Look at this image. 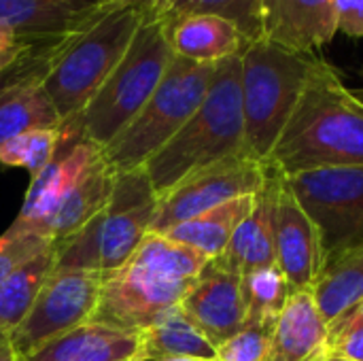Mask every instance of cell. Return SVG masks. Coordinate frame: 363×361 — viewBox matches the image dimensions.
Masks as SVG:
<instances>
[{
	"label": "cell",
	"mask_w": 363,
	"mask_h": 361,
	"mask_svg": "<svg viewBox=\"0 0 363 361\" xmlns=\"http://www.w3.org/2000/svg\"><path fill=\"white\" fill-rule=\"evenodd\" d=\"M62 130H32L0 145V164L23 168L34 179L55 155Z\"/></svg>",
	"instance_id": "cell-29"
},
{
	"label": "cell",
	"mask_w": 363,
	"mask_h": 361,
	"mask_svg": "<svg viewBox=\"0 0 363 361\" xmlns=\"http://www.w3.org/2000/svg\"><path fill=\"white\" fill-rule=\"evenodd\" d=\"M315 221L325 260L363 243V166L321 168L285 177Z\"/></svg>",
	"instance_id": "cell-9"
},
{
	"label": "cell",
	"mask_w": 363,
	"mask_h": 361,
	"mask_svg": "<svg viewBox=\"0 0 363 361\" xmlns=\"http://www.w3.org/2000/svg\"><path fill=\"white\" fill-rule=\"evenodd\" d=\"M328 323L313 294H291L272 328L266 361H315L328 353Z\"/></svg>",
	"instance_id": "cell-17"
},
{
	"label": "cell",
	"mask_w": 363,
	"mask_h": 361,
	"mask_svg": "<svg viewBox=\"0 0 363 361\" xmlns=\"http://www.w3.org/2000/svg\"><path fill=\"white\" fill-rule=\"evenodd\" d=\"M338 32L363 38V0H336Z\"/></svg>",
	"instance_id": "cell-34"
},
{
	"label": "cell",
	"mask_w": 363,
	"mask_h": 361,
	"mask_svg": "<svg viewBox=\"0 0 363 361\" xmlns=\"http://www.w3.org/2000/svg\"><path fill=\"white\" fill-rule=\"evenodd\" d=\"M179 306L215 349L247 326L242 279L219 260L204 266Z\"/></svg>",
	"instance_id": "cell-14"
},
{
	"label": "cell",
	"mask_w": 363,
	"mask_h": 361,
	"mask_svg": "<svg viewBox=\"0 0 363 361\" xmlns=\"http://www.w3.org/2000/svg\"><path fill=\"white\" fill-rule=\"evenodd\" d=\"M168 40L174 55L198 62L219 64L240 55L249 45L240 28L217 15H189L168 26Z\"/></svg>",
	"instance_id": "cell-19"
},
{
	"label": "cell",
	"mask_w": 363,
	"mask_h": 361,
	"mask_svg": "<svg viewBox=\"0 0 363 361\" xmlns=\"http://www.w3.org/2000/svg\"><path fill=\"white\" fill-rule=\"evenodd\" d=\"M328 355L349 361H363V330H351L330 340Z\"/></svg>",
	"instance_id": "cell-35"
},
{
	"label": "cell",
	"mask_w": 363,
	"mask_h": 361,
	"mask_svg": "<svg viewBox=\"0 0 363 361\" xmlns=\"http://www.w3.org/2000/svg\"><path fill=\"white\" fill-rule=\"evenodd\" d=\"M351 330H363V302L359 306H355L349 315H345L338 323H334V326L328 330V334H330V340H334V338H338L340 334L351 332ZM330 340H328V343H330Z\"/></svg>",
	"instance_id": "cell-36"
},
{
	"label": "cell",
	"mask_w": 363,
	"mask_h": 361,
	"mask_svg": "<svg viewBox=\"0 0 363 361\" xmlns=\"http://www.w3.org/2000/svg\"><path fill=\"white\" fill-rule=\"evenodd\" d=\"M51 245H53V240H49L47 236L26 230L13 221L9 226V230L4 234H0V285L19 266H23L26 262H30L32 257H36Z\"/></svg>",
	"instance_id": "cell-30"
},
{
	"label": "cell",
	"mask_w": 363,
	"mask_h": 361,
	"mask_svg": "<svg viewBox=\"0 0 363 361\" xmlns=\"http://www.w3.org/2000/svg\"><path fill=\"white\" fill-rule=\"evenodd\" d=\"M206 264L198 251L149 232L121 268L104 274L91 321L140 334L183 302Z\"/></svg>",
	"instance_id": "cell-2"
},
{
	"label": "cell",
	"mask_w": 363,
	"mask_h": 361,
	"mask_svg": "<svg viewBox=\"0 0 363 361\" xmlns=\"http://www.w3.org/2000/svg\"><path fill=\"white\" fill-rule=\"evenodd\" d=\"M253 202H255V196H242V198L230 200V202L219 204L189 221H183V223L166 230L162 236L198 251L208 262L217 260L228 249L238 226L251 213Z\"/></svg>",
	"instance_id": "cell-23"
},
{
	"label": "cell",
	"mask_w": 363,
	"mask_h": 361,
	"mask_svg": "<svg viewBox=\"0 0 363 361\" xmlns=\"http://www.w3.org/2000/svg\"><path fill=\"white\" fill-rule=\"evenodd\" d=\"M240 279L247 306V326H274L291 296L289 283L281 268H259Z\"/></svg>",
	"instance_id": "cell-28"
},
{
	"label": "cell",
	"mask_w": 363,
	"mask_h": 361,
	"mask_svg": "<svg viewBox=\"0 0 363 361\" xmlns=\"http://www.w3.org/2000/svg\"><path fill=\"white\" fill-rule=\"evenodd\" d=\"M145 15L147 0H115L89 26L53 47L43 87L62 121L79 117L89 104L125 55Z\"/></svg>",
	"instance_id": "cell-4"
},
{
	"label": "cell",
	"mask_w": 363,
	"mask_h": 361,
	"mask_svg": "<svg viewBox=\"0 0 363 361\" xmlns=\"http://www.w3.org/2000/svg\"><path fill=\"white\" fill-rule=\"evenodd\" d=\"M17 361H23V360H17Z\"/></svg>",
	"instance_id": "cell-41"
},
{
	"label": "cell",
	"mask_w": 363,
	"mask_h": 361,
	"mask_svg": "<svg viewBox=\"0 0 363 361\" xmlns=\"http://www.w3.org/2000/svg\"><path fill=\"white\" fill-rule=\"evenodd\" d=\"M45 45H53V43H32V40H23L13 30L0 26V74L6 72L11 66H15L19 60H23L26 55H30L32 51H36V49H40Z\"/></svg>",
	"instance_id": "cell-33"
},
{
	"label": "cell",
	"mask_w": 363,
	"mask_h": 361,
	"mask_svg": "<svg viewBox=\"0 0 363 361\" xmlns=\"http://www.w3.org/2000/svg\"><path fill=\"white\" fill-rule=\"evenodd\" d=\"M172 57L168 26L147 11L125 55L77 117L83 136L100 149L111 145L153 96Z\"/></svg>",
	"instance_id": "cell-7"
},
{
	"label": "cell",
	"mask_w": 363,
	"mask_h": 361,
	"mask_svg": "<svg viewBox=\"0 0 363 361\" xmlns=\"http://www.w3.org/2000/svg\"><path fill=\"white\" fill-rule=\"evenodd\" d=\"M262 38L313 53L338 34L336 0H259Z\"/></svg>",
	"instance_id": "cell-15"
},
{
	"label": "cell",
	"mask_w": 363,
	"mask_h": 361,
	"mask_svg": "<svg viewBox=\"0 0 363 361\" xmlns=\"http://www.w3.org/2000/svg\"><path fill=\"white\" fill-rule=\"evenodd\" d=\"M315 361H349V360H342V357H334V355H321L319 360H315Z\"/></svg>",
	"instance_id": "cell-38"
},
{
	"label": "cell",
	"mask_w": 363,
	"mask_h": 361,
	"mask_svg": "<svg viewBox=\"0 0 363 361\" xmlns=\"http://www.w3.org/2000/svg\"><path fill=\"white\" fill-rule=\"evenodd\" d=\"M274 179L270 170L268 183L255 194L251 213L234 232L228 249L217 260L225 264L236 274L245 277L253 270L277 266L274 232H272V206H274Z\"/></svg>",
	"instance_id": "cell-18"
},
{
	"label": "cell",
	"mask_w": 363,
	"mask_h": 361,
	"mask_svg": "<svg viewBox=\"0 0 363 361\" xmlns=\"http://www.w3.org/2000/svg\"><path fill=\"white\" fill-rule=\"evenodd\" d=\"M57 245L53 243L49 249L19 266L2 285H0V336L9 338L17 326L30 313L38 291L43 289L49 274L55 270Z\"/></svg>",
	"instance_id": "cell-26"
},
{
	"label": "cell",
	"mask_w": 363,
	"mask_h": 361,
	"mask_svg": "<svg viewBox=\"0 0 363 361\" xmlns=\"http://www.w3.org/2000/svg\"><path fill=\"white\" fill-rule=\"evenodd\" d=\"M147 11L166 26L189 15H217L236 23L249 43L262 38L259 0H147Z\"/></svg>",
	"instance_id": "cell-27"
},
{
	"label": "cell",
	"mask_w": 363,
	"mask_h": 361,
	"mask_svg": "<svg viewBox=\"0 0 363 361\" xmlns=\"http://www.w3.org/2000/svg\"><path fill=\"white\" fill-rule=\"evenodd\" d=\"M138 349V334L87 321L23 361H136Z\"/></svg>",
	"instance_id": "cell-20"
},
{
	"label": "cell",
	"mask_w": 363,
	"mask_h": 361,
	"mask_svg": "<svg viewBox=\"0 0 363 361\" xmlns=\"http://www.w3.org/2000/svg\"><path fill=\"white\" fill-rule=\"evenodd\" d=\"M311 294L328 330L359 306L363 302V243L328 257Z\"/></svg>",
	"instance_id": "cell-22"
},
{
	"label": "cell",
	"mask_w": 363,
	"mask_h": 361,
	"mask_svg": "<svg viewBox=\"0 0 363 361\" xmlns=\"http://www.w3.org/2000/svg\"><path fill=\"white\" fill-rule=\"evenodd\" d=\"M17 353H15V349L11 347V343L6 340V338H2L0 336V361H17Z\"/></svg>",
	"instance_id": "cell-37"
},
{
	"label": "cell",
	"mask_w": 363,
	"mask_h": 361,
	"mask_svg": "<svg viewBox=\"0 0 363 361\" xmlns=\"http://www.w3.org/2000/svg\"><path fill=\"white\" fill-rule=\"evenodd\" d=\"M166 361H217V360H196V357H179V360H166Z\"/></svg>",
	"instance_id": "cell-39"
},
{
	"label": "cell",
	"mask_w": 363,
	"mask_h": 361,
	"mask_svg": "<svg viewBox=\"0 0 363 361\" xmlns=\"http://www.w3.org/2000/svg\"><path fill=\"white\" fill-rule=\"evenodd\" d=\"M115 0H0V26L32 43H60Z\"/></svg>",
	"instance_id": "cell-16"
},
{
	"label": "cell",
	"mask_w": 363,
	"mask_h": 361,
	"mask_svg": "<svg viewBox=\"0 0 363 361\" xmlns=\"http://www.w3.org/2000/svg\"><path fill=\"white\" fill-rule=\"evenodd\" d=\"M115 177L117 172L106 164L104 155L100 153V157L89 166L81 183L47 221L43 234L55 245H60L66 238L74 236L79 230H83L108 204L115 187Z\"/></svg>",
	"instance_id": "cell-21"
},
{
	"label": "cell",
	"mask_w": 363,
	"mask_h": 361,
	"mask_svg": "<svg viewBox=\"0 0 363 361\" xmlns=\"http://www.w3.org/2000/svg\"><path fill=\"white\" fill-rule=\"evenodd\" d=\"M321 57L298 53L264 38L240 53V94L247 155L266 164L302 89Z\"/></svg>",
	"instance_id": "cell-5"
},
{
	"label": "cell",
	"mask_w": 363,
	"mask_h": 361,
	"mask_svg": "<svg viewBox=\"0 0 363 361\" xmlns=\"http://www.w3.org/2000/svg\"><path fill=\"white\" fill-rule=\"evenodd\" d=\"M102 272L53 270L38 291L30 313L6 338L23 360L60 336L91 321L102 289Z\"/></svg>",
	"instance_id": "cell-10"
},
{
	"label": "cell",
	"mask_w": 363,
	"mask_h": 361,
	"mask_svg": "<svg viewBox=\"0 0 363 361\" xmlns=\"http://www.w3.org/2000/svg\"><path fill=\"white\" fill-rule=\"evenodd\" d=\"M353 91H355V96H357V98L363 102V87L362 89H353Z\"/></svg>",
	"instance_id": "cell-40"
},
{
	"label": "cell",
	"mask_w": 363,
	"mask_h": 361,
	"mask_svg": "<svg viewBox=\"0 0 363 361\" xmlns=\"http://www.w3.org/2000/svg\"><path fill=\"white\" fill-rule=\"evenodd\" d=\"M62 136L53 160L30 181L23 206L15 217V223L43 234L47 221L81 183L89 166L100 157L102 149L83 136V130L74 119L62 123ZM45 236V234H43Z\"/></svg>",
	"instance_id": "cell-12"
},
{
	"label": "cell",
	"mask_w": 363,
	"mask_h": 361,
	"mask_svg": "<svg viewBox=\"0 0 363 361\" xmlns=\"http://www.w3.org/2000/svg\"><path fill=\"white\" fill-rule=\"evenodd\" d=\"M62 123L60 113L43 87V74L0 94V145L32 130L62 128Z\"/></svg>",
	"instance_id": "cell-25"
},
{
	"label": "cell",
	"mask_w": 363,
	"mask_h": 361,
	"mask_svg": "<svg viewBox=\"0 0 363 361\" xmlns=\"http://www.w3.org/2000/svg\"><path fill=\"white\" fill-rule=\"evenodd\" d=\"M140 349L136 361H166L179 357L215 360L217 349L185 317L181 306L162 315L153 326L138 334Z\"/></svg>",
	"instance_id": "cell-24"
},
{
	"label": "cell",
	"mask_w": 363,
	"mask_h": 361,
	"mask_svg": "<svg viewBox=\"0 0 363 361\" xmlns=\"http://www.w3.org/2000/svg\"><path fill=\"white\" fill-rule=\"evenodd\" d=\"M268 177V166L249 155H234L196 170L157 198L151 232L164 234L219 204L242 196H255L264 189Z\"/></svg>",
	"instance_id": "cell-11"
},
{
	"label": "cell",
	"mask_w": 363,
	"mask_h": 361,
	"mask_svg": "<svg viewBox=\"0 0 363 361\" xmlns=\"http://www.w3.org/2000/svg\"><path fill=\"white\" fill-rule=\"evenodd\" d=\"M157 209V196L143 168L117 172L108 204L83 230L57 245V270H94L108 274L121 268L145 236Z\"/></svg>",
	"instance_id": "cell-6"
},
{
	"label": "cell",
	"mask_w": 363,
	"mask_h": 361,
	"mask_svg": "<svg viewBox=\"0 0 363 361\" xmlns=\"http://www.w3.org/2000/svg\"><path fill=\"white\" fill-rule=\"evenodd\" d=\"M266 166L283 177L363 166V102L330 62L313 68Z\"/></svg>",
	"instance_id": "cell-1"
},
{
	"label": "cell",
	"mask_w": 363,
	"mask_h": 361,
	"mask_svg": "<svg viewBox=\"0 0 363 361\" xmlns=\"http://www.w3.org/2000/svg\"><path fill=\"white\" fill-rule=\"evenodd\" d=\"M60 43H62V40H60ZM55 45H57V43L45 45V47H40V49L32 51L30 55H26L23 60H19L15 66H11L6 72H2V74H0V94L9 91L11 87L19 85V83H23V81L32 79V77L45 74L49 55H51V51H53Z\"/></svg>",
	"instance_id": "cell-32"
},
{
	"label": "cell",
	"mask_w": 363,
	"mask_h": 361,
	"mask_svg": "<svg viewBox=\"0 0 363 361\" xmlns=\"http://www.w3.org/2000/svg\"><path fill=\"white\" fill-rule=\"evenodd\" d=\"M272 232L277 266L285 274L291 294L313 291L325 266L321 234L308 213L302 209L283 174L274 172Z\"/></svg>",
	"instance_id": "cell-13"
},
{
	"label": "cell",
	"mask_w": 363,
	"mask_h": 361,
	"mask_svg": "<svg viewBox=\"0 0 363 361\" xmlns=\"http://www.w3.org/2000/svg\"><path fill=\"white\" fill-rule=\"evenodd\" d=\"M234 155H247L240 55L228 57L215 66L211 87L198 111L143 170L160 198L187 174Z\"/></svg>",
	"instance_id": "cell-3"
},
{
	"label": "cell",
	"mask_w": 363,
	"mask_h": 361,
	"mask_svg": "<svg viewBox=\"0 0 363 361\" xmlns=\"http://www.w3.org/2000/svg\"><path fill=\"white\" fill-rule=\"evenodd\" d=\"M274 326H245L217 347V361H266Z\"/></svg>",
	"instance_id": "cell-31"
},
{
	"label": "cell",
	"mask_w": 363,
	"mask_h": 361,
	"mask_svg": "<svg viewBox=\"0 0 363 361\" xmlns=\"http://www.w3.org/2000/svg\"><path fill=\"white\" fill-rule=\"evenodd\" d=\"M217 64H198L174 55L164 79L138 115L102 149L115 172L143 168L202 104Z\"/></svg>",
	"instance_id": "cell-8"
}]
</instances>
